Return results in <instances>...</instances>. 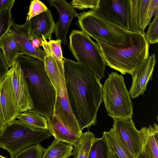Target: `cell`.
I'll return each instance as SVG.
<instances>
[{"mask_svg":"<svg viewBox=\"0 0 158 158\" xmlns=\"http://www.w3.org/2000/svg\"><path fill=\"white\" fill-rule=\"evenodd\" d=\"M66 93L81 131L97 123L102 103V86L94 73L69 59L63 60Z\"/></svg>","mask_w":158,"mask_h":158,"instance_id":"cell-1","label":"cell"},{"mask_svg":"<svg viewBox=\"0 0 158 158\" xmlns=\"http://www.w3.org/2000/svg\"><path fill=\"white\" fill-rule=\"evenodd\" d=\"M22 69L33 104L31 111L46 119L53 114L56 92L46 71L43 62L35 57L20 55L15 60Z\"/></svg>","mask_w":158,"mask_h":158,"instance_id":"cell-2","label":"cell"},{"mask_svg":"<svg viewBox=\"0 0 158 158\" xmlns=\"http://www.w3.org/2000/svg\"><path fill=\"white\" fill-rule=\"evenodd\" d=\"M106 64L123 75L132 74L149 56V44L140 32H130L123 42L113 44L96 41Z\"/></svg>","mask_w":158,"mask_h":158,"instance_id":"cell-3","label":"cell"},{"mask_svg":"<svg viewBox=\"0 0 158 158\" xmlns=\"http://www.w3.org/2000/svg\"><path fill=\"white\" fill-rule=\"evenodd\" d=\"M52 136L48 129L32 128L16 119L7 123L0 132V148L7 151L13 158L24 149L40 143Z\"/></svg>","mask_w":158,"mask_h":158,"instance_id":"cell-4","label":"cell"},{"mask_svg":"<svg viewBox=\"0 0 158 158\" xmlns=\"http://www.w3.org/2000/svg\"><path fill=\"white\" fill-rule=\"evenodd\" d=\"M102 99L107 114L113 118H132L133 105L121 74H108L102 86Z\"/></svg>","mask_w":158,"mask_h":158,"instance_id":"cell-5","label":"cell"},{"mask_svg":"<svg viewBox=\"0 0 158 158\" xmlns=\"http://www.w3.org/2000/svg\"><path fill=\"white\" fill-rule=\"evenodd\" d=\"M69 48L77 62L92 70L100 80L104 77L106 63L97 43L81 31L73 30Z\"/></svg>","mask_w":158,"mask_h":158,"instance_id":"cell-6","label":"cell"},{"mask_svg":"<svg viewBox=\"0 0 158 158\" xmlns=\"http://www.w3.org/2000/svg\"><path fill=\"white\" fill-rule=\"evenodd\" d=\"M138 0H100L93 10L100 17L130 32H140L137 16Z\"/></svg>","mask_w":158,"mask_h":158,"instance_id":"cell-7","label":"cell"},{"mask_svg":"<svg viewBox=\"0 0 158 158\" xmlns=\"http://www.w3.org/2000/svg\"><path fill=\"white\" fill-rule=\"evenodd\" d=\"M77 17V25L81 31L96 41L121 44L129 32L100 17L93 10L79 13Z\"/></svg>","mask_w":158,"mask_h":158,"instance_id":"cell-8","label":"cell"},{"mask_svg":"<svg viewBox=\"0 0 158 158\" xmlns=\"http://www.w3.org/2000/svg\"><path fill=\"white\" fill-rule=\"evenodd\" d=\"M7 73L11 80L19 113L32 110L33 104L28 85L23 71L17 61L15 60Z\"/></svg>","mask_w":158,"mask_h":158,"instance_id":"cell-9","label":"cell"},{"mask_svg":"<svg viewBox=\"0 0 158 158\" xmlns=\"http://www.w3.org/2000/svg\"><path fill=\"white\" fill-rule=\"evenodd\" d=\"M45 53L44 63L46 73L52 84L56 94L63 96L66 93L64 62L59 60L52 53L45 38L41 41Z\"/></svg>","mask_w":158,"mask_h":158,"instance_id":"cell-10","label":"cell"},{"mask_svg":"<svg viewBox=\"0 0 158 158\" xmlns=\"http://www.w3.org/2000/svg\"><path fill=\"white\" fill-rule=\"evenodd\" d=\"M113 127L120 140L135 157L141 150L139 131L137 130L132 118H114Z\"/></svg>","mask_w":158,"mask_h":158,"instance_id":"cell-11","label":"cell"},{"mask_svg":"<svg viewBox=\"0 0 158 158\" xmlns=\"http://www.w3.org/2000/svg\"><path fill=\"white\" fill-rule=\"evenodd\" d=\"M156 63V55L154 53L152 54L133 71L131 74L132 84L129 91L130 97L132 98L143 94L148 81L152 80L154 68Z\"/></svg>","mask_w":158,"mask_h":158,"instance_id":"cell-12","label":"cell"},{"mask_svg":"<svg viewBox=\"0 0 158 158\" xmlns=\"http://www.w3.org/2000/svg\"><path fill=\"white\" fill-rule=\"evenodd\" d=\"M50 7L54 6L57 10L59 19L55 23V32L56 40L61 41V44H67V35L70 24L73 19L78 17L73 7L64 0H50L48 1Z\"/></svg>","mask_w":158,"mask_h":158,"instance_id":"cell-13","label":"cell"},{"mask_svg":"<svg viewBox=\"0 0 158 158\" xmlns=\"http://www.w3.org/2000/svg\"><path fill=\"white\" fill-rule=\"evenodd\" d=\"M25 23L29 32L34 38L41 41L44 38L51 40L52 34L55 31V23L49 9Z\"/></svg>","mask_w":158,"mask_h":158,"instance_id":"cell-14","label":"cell"},{"mask_svg":"<svg viewBox=\"0 0 158 158\" xmlns=\"http://www.w3.org/2000/svg\"><path fill=\"white\" fill-rule=\"evenodd\" d=\"M0 102L6 123L16 119L19 113L11 80L8 73L0 82Z\"/></svg>","mask_w":158,"mask_h":158,"instance_id":"cell-15","label":"cell"},{"mask_svg":"<svg viewBox=\"0 0 158 158\" xmlns=\"http://www.w3.org/2000/svg\"><path fill=\"white\" fill-rule=\"evenodd\" d=\"M13 33L24 55L31 56L44 62L45 53L40 47L35 48L32 39L34 37L29 32L26 23L17 24L14 22L9 29Z\"/></svg>","mask_w":158,"mask_h":158,"instance_id":"cell-16","label":"cell"},{"mask_svg":"<svg viewBox=\"0 0 158 158\" xmlns=\"http://www.w3.org/2000/svg\"><path fill=\"white\" fill-rule=\"evenodd\" d=\"M53 114H57L69 130L77 135L81 136L82 132L70 106L66 93L62 97L56 94Z\"/></svg>","mask_w":158,"mask_h":158,"instance_id":"cell-17","label":"cell"},{"mask_svg":"<svg viewBox=\"0 0 158 158\" xmlns=\"http://www.w3.org/2000/svg\"><path fill=\"white\" fill-rule=\"evenodd\" d=\"M48 130L54 139L63 141L75 146L79 137L69 130L62 122L59 116L53 114L50 119H47Z\"/></svg>","mask_w":158,"mask_h":158,"instance_id":"cell-18","label":"cell"},{"mask_svg":"<svg viewBox=\"0 0 158 158\" xmlns=\"http://www.w3.org/2000/svg\"><path fill=\"white\" fill-rule=\"evenodd\" d=\"M141 150L150 158H158V126L155 123L139 131Z\"/></svg>","mask_w":158,"mask_h":158,"instance_id":"cell-19","label":"cell"},{"mask_svg":"<svg viewBox=\"0 0 158 158\" xmlns=\"http://www.w3.org/2000/svg\"><path fill=\"white\" fill-rule=\"evenodd\" d=\"M0 49L9 69L13 66L19 55H24L13 33L10 30L0 40Z\"/></svg>","mask_w":158,"mask_h":158,"instance_id":"cell-20","label":"cell"},{"mask_svg":"<svg viewBox=\"0 0 158 158\" xmlns=\"http://www.w3.org/2000/svg\"><path fill=\"white\" fill-rule=\"evenodd\" d=\"M107 143L110 158H135L120 140L112 127L108 132L103 133Z\"/></svg>","mask_w":158,"mask_h":158,"instance_id":"cell-21","label":"cell"},{"mask_svg":"<svg viewBox=\"0 0 158 158\" xmlns=\"http://www.w3.org/2000/svg\"><path fill=\"white\" fill-rule=\"evenodd\" d=\"M73 146L55 139L47 149L41 158H69L72 155Z\"/></svg>","mask_w":158,"mask_h":158,"instance_id":"cell-22","label":"cell"},{"mask_svg":"<svg viewBox=\"0 0 158 158\" xmlns=\"http://www.w3.org/2000/svg\"><path fill=\"white\" fill-rule=\"evenodd\" d=\"M16 119L24 125L32 128L48 129L47 121L46 118L30 110L19 113Z\"/></svg>","mask_w":158,"mask_h":158,"instance_id":"cell-23","label":"cell"},{"mask_svg":"<svg viewBox=\"0 0 158 158\" xmlns=\"http://www.w3.org/2000/svg\"><path fill=\"white\" fill-rule=\"evenodd\" d=\"M95 139L94 135L89 131L82 132L79 142L73 148L74 158H88L93 143Z\"/></svg>","mask_w":158,"mask_h":158,"instance_id":"cell-24","label":"cell"},{"mask_svg":"<svg viewBox=\"0 0 158 158\" xmlns=\"http://www.w3.org/2000/svg\"><path fill=\"white\" fill-rule=\"evenodd\" d=\"M88 158H110L109 149L103 135L101 138H95Z\"/></svg>","mask_w":158,"mask_h":158,"instance_id":"cell-25","label":"cell"},{"mask_svg":"<svg viewBox=\"0 0 158 158\" xmlns=\"http://www.w3.org/2000/svg\"><path fill=\"white\" fill-rule=\"evenodd\" d=\"M45 149L40 143L37 144L24 149L13 158H41Z\"/></svg>","mask_w":158,"mask_h":158,"instance_id":"cell-26","label":"cell"},{"mask_svg":"<svg viewBox=\"0 0 158 158\" xmlns=\"http://www.w3.org/2000/svg\"><path fill=\"white\" fill-rule=\"evenodd\" d=\"M10 8H7L0 11V41L9 30L13 23Z\"/></svg>","mask_w":158,"mask_h":158,"instance_id":"cell-27","label":"cell"},{"mask_svg":"<svg viewBox=\"0 0 158 158\" xmlns=\"http://www.w3.org/2000/svg\"><path fill=\"white\" fill-rule=\"evenodd\" d=\"M144 36L149 45L158 42V14L155 16L153 21L149 23Z\"/></svg>","mask_w":158,"mask_h":158,"instance_id":"cell-28","label":"cell"},{"mask_svg":"<svg viewBox=\"0 0 158 158\" xmlns=\"http://www.w3.org/2000/svg\"><path fill=\"white\" fill-rule=\"evenodd\" d=\"M48 10L47 6L42 2L38 0L31 1L27 14L26 22Z\"/></svg>","mask_w":158,"mask_h":158,"instance_id":"cell-29","label":"cell"},{"mask_svg":"<svg viewBox=\"0 0 158 158\" xmlns=\"http://www.w3.org/2000/svg\"><path fill=\"white\" fill-rule=\"evenodd\" d=\"M100 0H73L70 4L73 7L79 10L89 8L92 10L97 9Z\"/></svg>","mask_w":158,"mask_h":158,"instance_id":"cell-30","label":"cell"},{"mask_svg":"<svg viewBox=\"0 0 158 158\" xmlns=\"http://www.w3.org/2000/svg\"><path fill=\"white\" fill-rule=\"evenodd\" d=\"M61 41L59 40H51L48 42L50 50L53 55L59 60L63 61L62 52L61 46Z\"/></svg>","mask_w":158,"mask_h":158,"instance_id":"cell-31","label":"cell"},{"mask_svg":"<svg viewBox=\"0 0 158 158\" xmlns=\"http://www.w3.org/2000/svg\"><path fill=\"white\" fill-rule=\"evenodd\" d=\"M9 69L5 62L2 51L0 49V82L5 77Z\"/></svg>","mask_w":158,"mask_h":158,"instance_id":"cell-32","label":"cell"},{"mask_svg":"<svg viewBox=\"0 0 158 158\" xmlns=\"http://www.w3.org/2000/svg\"><path fill=\"white\" fill-rule=\"evenodd\" d=\"M15 1V0H0V11L7 8L11 9Z\"/></svg>","mask_w":158,"mask_h":158,"instance_id":"cell-33","label":"cell"},{"mask_svg":"<svg viewBox=\"0 0 158 158\" xmlns=\"http://www.w3.org/2000/svg\"><path fill=\"white\" fill-rule=\"evenodd\" d=\"M6 124L4 118L0 102V132L3 130Z\"/></svg>","mask_w":158,"mask_h":158,"instance_id":"cell-34","label":"cell"},{"mask_svg":"<svg viewBox=\"0 0 158 158\" xmlns=\"http://www.w3.org/2000/svg\"><path fill=\"white\" fill-rule=\"evenodd\" d=\"M135 158H150V157L144 152L141 151Z\"/></svg>","mask_w":158,"mask_h":158,"instance_id":"cell-35","label":"cell"},{"mask_svg":"<svg viewBox=\"0 0 158 158\" xmlns=\"http://www.w3.org/2000/svg\"><path fill=\"white\" fill-rule=\"evenodd\" d=\"M0 158H8L5 157L4 156H3L0 155Z\"/></svg>","mask_w":158,"mask_h":158,"instance_id":"cell-36","label":"cell"}]
</instances>
